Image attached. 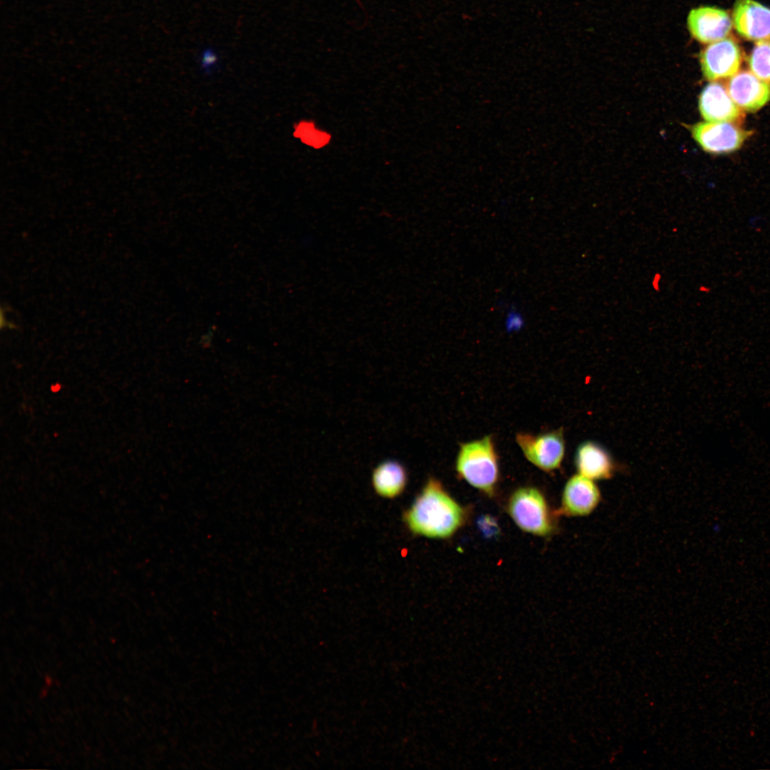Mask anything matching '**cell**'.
Here are the masks:
<instances>
[{
    "label": "cell",
    "instance_id": "obj_8",
    "mask_svg": "<svg viewBox=\"0 0 770 770\" xmlns=\"http://www.w3.org/2000/svg\"><path fill=\"white\" fill-rule=\"evenodd\" d=\"M692 36L702 43H712L725 38L732 28V21L723 9L700 6L692 9L687 17Z\"/></svg>",
    "mask_w": 770,
    "mask_h": 770
},
{
    "label": "cell",
    "instance_id": "obj_16",
    "mask_svg": "<svg viewBox=\"0 0 770 770\" xmlns=\"http://www.w3.org/2000/svg\"><path fill=\"white\" fill-rule=\"evenodd\" d=\"M525 325V317L523 313L515 307H509L504 316V327L508 332H515L521 330Z\"/></svg>",
    "mask_w": 770,
    "mask_h": 770
},
{
    "label": "cell",
    "instance_id": "obj_4",
    "mask_svg": "<svg viewBox=\"0 0 770 770\" xmlns=\"http://www.w3.org/2000/svg\"><path fill=\"white\" fill-rule=\"evenodd\" d=\"M691 133L703 150L715 154L731 153L739 149L752 133L733 123L710 121L692 125Z\"/></svg>",
    "mask_w": 770,
    "mask_h": 770
},
{
    "label": "cell",
    "instance_id": "obj_2",
    "mask_svg": "<svg viewBox=\"0 0 770 770\" xmlns=\"http://www.w3.org/2000/svg\"><path fill=\"white\" fill-rule=\"evenodd\" d=\"M458 475L472 486L491 495L498 478L497 456L490 436L463 443L456 458Z\"/></svg>",
    "mask_w": 770,
    "mask_h": 770
},
{
    "label": "cell",
    "instance_id": "obj_11",
    "mask_svg": "<svg viewBox=\"0 0 770 770\" xmlns=\"http://www.w3.org/2000/svg\"><path fill=\"white\" fill-rule=\"evenodd\" d=\"M699 108L707 121L736 123L744 118L743 111L733 101L727 89L717 81L707 84L699 98Z\"/></svg>",
    "mask_w": 770,
    "mask_h": 770
},
{
    "label": "cell",
    "instance_id": "obj_6",
    "mask_svg": "<svg viewBox=\"0 0 770 770\" xmlns=\"http://www.w3.org/2000/svg\"><path fill=\"white\" fill-rule=\"evenodd\" d=\"M742 60L741 51L731 38L710 43L700 53L699 61L704 77L717 81L732 77L739 71Z\"/></svg>",
    "mask_w": 770,
    "mask_h": 770
},
{
    "label": "cell",
    "instance_id": "obj_7",
    "mask_svg": "<svg viewBox=\"0 0 770 770\" xmlns=\"http://www.w3.org/2000/svg\"><path fill=\"white\" fill-rule=\"evenodd\" d=\"M601 498L595 481L580 474L574 475L565 486L560 513L568 516H587L596 509Z\"/></svg>",
    "mask_w": 770,
    "mask_h": 770
},
{
    "label": "cell",
    "instance_id": "obj_5",
    "mask_svg": "<svg viewBox=\"0 0 770 770\" xmlns=\"http://www.w3.org/2000/svg\"><path fill=\"white\" fill-rule=\"evenodd\" d=\"M516 441L525 457L538 468L551 471L560 467L565 453L561 431L538 436L518 433Z\"/></svg>",
    "mask_w": 770,
    "mask_h": 770
},
{
    "label": "cell",
    "instance_id": "obj_12",
    "mask_svg": "<svg viewBox=\"0 0 770 770\" xmlns=\"http://www.w3.org/2000/svg\"><path fill=\"white\" fill-rule=\"evenodd\" d=\"M575 463L579 474L593 481L609 479L615 473V464L608 452L592 441H585L578 447Z\"/></svg>",
    "mask_w": 770,
    "mask_h": 770
},
{
    "label": "cell",
    "instance_id": "obj_1",
    "mask_svg": "<svg viewBox=\"0 0 770 770\" xmlns=\"http://www.w3.org/2000/svg\"><path fill=\"white\" fill-rule=\"evenodd\" d=\"M404 518L414 533L445 538L452 535L463 525L465 512L444 491L438 481L430 478L411 507L405 512Z\"/></svg>",
    "mask_w": 770,
    "mask_h": 770
},
{
    "label": "cell",
    "instance_id": "obj_13",
    "mask_svg": "<svg viewBox=\"0 0 770 770\" xmlns=\"http://www.w3.org/2000/svg\"><path fill=\"white\" fill-rule=\"evenodd\" d=\"M406 482V468L395 460L382 461L372 473V484L376 492L385 498H392L400 495Z\"/></svg>",
    "mask_w": 770,
    "mask_h": 770
},
{
    "label": "cell",
    "instance_id": "obj_15",
    "mask_svg": "<svg viewBox=\"0 0 770 770\" xmlns=\"http://www.w3.org/2000/svg\"><path fill=\"white\" fill-rule=\"evenodd\" d=\"M294 135L301 138L302 141L314 148H319L327 144L330 140V135L324 132L317 130L313 123L302 122L296 128Z\"/></svg>",
    "mask_w": 770,
    "mask_h": 770
},
{
    "label": "cell",
    "instance_id": "obj_10",
    "mask_svg": "<svg viewBox=\"0 0 770 770\" xmlns=\"http://www.w3.org/2000/svg\"><path fill=\"white\" fill-rule=\"evenodd\" d=\"M736 31L744 38L770 40V9L754 0H737L733 11Z\"/></svg>",
    "mask_w": 770,
    "mask_h": 770
},
{
    "label": "cell",
    "instance_id": "obj_14",
    "mask_svg": "<svg viewBox=\"0 0 770 770\" xmlns=\"http://www.w3.org/2000/svg\"><path fill=\"white\" fill-rule=\"evenodd\" d=\"M751 72L770 83V40L758 41L748 59Z\"/></svg>",
    "mask_w": 770,
    "mask_h": 770
},
{
    "label": "cell",
    "instance_id": "obj_3",
    "mask_svg": "<svg viewBox=\"0 0 770 770\" xmlns=\"http://www.w3.org/2000/svg\"><path fill=\"white\" fill-rule=\"evenodd\" d=\"M508 509L516 525L525 532L545 536L553 530L546 500L536 488L526 487L515 491L509 500Z\"/></svg>",
    "mask_w": 770,
    "mask_h": 770
},
{
    "label": "cell",
    "instance_id": "obj_9",
    "mask_svg": "<svg viewBox=\"0 0 770 770\" xmlns=\"http://www.w3.org/2000/svg\"><path fill=\"white\" fill-rule=\"evenodd\" d=\"M727 89L739 108L747 112H755L770 101V83L748 71L730 77Z\"/></svg>",
    "mask_w": 770,
    "mask_h": 770
}]
</instances>
